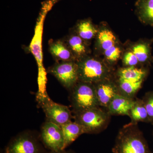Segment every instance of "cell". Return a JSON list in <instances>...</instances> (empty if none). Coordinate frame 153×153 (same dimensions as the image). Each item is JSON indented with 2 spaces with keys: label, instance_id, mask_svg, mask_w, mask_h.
Wrapping results in <instances>:
<instances>
[{
  "label": "cell",
  "instance_id": "obj_1",
  "mask_svg": "<svg viewBox=\"0 0 153 153\" xmlns=\"http://www.w3.org/2000/svg\"><path fill=\"white\" fill-rule=\"evenodd\" d=\"M113 153H152L138 124L130 123L120 130Z\"/></svg>",
  "mask_w": 153,
  "mask_h": 153
},
{
  "label": "cell",
  "instance_id": "obj_2",
  "mask_svg": "<svg viewBox=\"0 0 153 153\" xmlns=\"http://www.w3.org/2000/svg\"><path fill=\"white\" fill-rule=\"evenodd\" d=\"M76 62L79 81L95 84L104 79L112 78L114 71L112 66L104 59L88 55Z\"/></svg>",
  "mask_w": 153,
  "mask_h": 153
},
{
  "label": "cell",
  "instance_id": "obj_3",
  "mask_svg": "<svg viewBox=\"0 0 153 153\" xmlns=\"http://www.w3.org/2000/svg\"><path fill=\"white\" fill-rule=\"evenodd\" d=\"M74 114V121L82 126L85 134H98L103 131L108 126L111 117L100 107Z\"/></svg>",
  "mask_w": 153,
  "mask_h": 153
},
{
  "label": "cell",
  "instance_id": "obj_4",
  "mask_svg": "<svg viewBox=\"0 0 153 153\" xmlns=\"http://www.w3.org/2000/svg\"><path fill=\"white\" fill-rule=\"evenodd\" d=\"M69 91V100L74 113L100 107L93 83L78 81Z\"/></svg>",
  "mask_w": 153,
  "mask_h": 153
},
{
  "label": "cell",
  "instance_id": "obj_5",
  "mask_svg": "<svg viewBox=\"0 0 153 153\" xmlns=\"http://www.w3.org/2000/svg\"><path fill=\"white\" fill-rule=\"evenodd\" d=\"M37 98L48 121L60 126L71 121L72 116L68 107L55 103L46 94H39Z\"/></svg>",
  "mask_w": 153,
  "mask_h": 153
},
{
  "label": "cell",
  "instance_id": "obj_6",
  "mask_svg": "<svg viewBox=\"0 0 153 153\" xmlns=\"http://www.w3.org/2000/svg\"><path fill=\"white\" fill-rule=\"evenodd\" d=\"M37 137L29 133L20 134L8 144L4 153H47Z\"/></svg>",
  "mask_w": 153,
  "mask_h": 153
},
{
  "label": "cell",
  "instance_id": "obj_7",
  "mask_svg": "<svg viewBox=\"0 0 153 153\" xmlns=\"http://www.w3.org/2000/svg\"><path fill=\"white\" fill-rule=\"evenodd\" d=\"M48 72L55 76L64 87L70 90L79 81L76 61H60L49 68Z\"/></svg>",
  "mask_w": 153,
  "mask_h": 153
},
{
  "label": "cell",
  "instance_id": "obj_8",
  "mask_svg": "<svg viewBox=\"0 0 153 153\" xmlns=\"http://www.w3.org/2000/svg\"><path fill=\"white\" fill-rule=\"evenodd\" d=\"M50 3H47L42 8V11L36 23L35 34L30 44V51L36 58L39 68L40 79L44 80L45 71L43 66V52H42V36H43V25L45 16L48 10L51 8ZM44 82V81H43Z\"/></svg>",
  "mask_w": 153,
  "mask_h": 153
},
{
  "label": "cell",
  "instance_id": "obj_9",
  "mask_svg": "<svg viewBox=\"0 0 153 153\" xmlns=\"http://www.w3.org/2000/svg\"><path fill=\"white\" fill-rule=\"evenodd\" d=\"M41 142L46 149L51 152H59L64 149V140L61 126L47 121L41 129Z\"/></svg>",
  "mask_w": 153,
  "mask_h": 153
},
{
  "label": "cell",
  "instance_id": "obj_10",
  "mask_svg": "<svg viewBox=\"0 0 153 153\" xmlns=\"http://www.w3.org/2000/svg\"><path fill=\"white\" fill-rule=\"evenodd\" d=\"M94 85L99 106L107 109L113 99L119 93L116 83L111 78L104 79Z\"/></svg>",
  "mask_w": 153,
  "mask_h": 153
},
{
  "label": "cell",
  "instance_id": "obj_11",
  "mask_svg": "<svg viewBox=\"0 0 153 153\" xmlns=\"http://www.w3.org/2000/svg\"><path fill=\"white\" fill-rule=\"evenodd\" d=\"M153 43V39L140 40L131 44L129 48L136 56L142 67H149L153 63L151 47Z\"/></svg>",
  "mask_w": 153,
  "mask_h": 153
},
{
  "label": "cell",
  "instance_id": "obj_12",
  "mask_svg": "<svg viewBox=\"0 0 153 153\" xmlns=\"http://www.w3.org/2000/svg\"><path fill=\"white\" fill-rule=\"evenodd\" d=\"M135 100V99L128 98L117 94L108 107L107 111L111 116H128L130 111L134 104Z\"/></svg>",
  "mask_w": 153,
  "mask_h": 153
},
{
  "label": "cell",
  "instance_id": "obj_13",
  "mask_svg": "<svg viewBox=\"0 0 153 153\" xmlns=\"http://www.w3.org/2000/svg\"><path fill=\"white\" fill-rule=\"evenodd\" d=\"M149 73V67H124L117 70L116 76L117 79L144 82Z\"/></svg>",
  "mask_w": 153,
  "mask_h": 153
},
{
  "label": "cell",
  "instance_id": "obj_14",
  "mask_svg": "<svg viewBox=\"0 0 153 153\" xmlns=\"http://www.w3.org/2000/svg\"><path fill=\"white\" fill-rule=\"evenodd\" d=\"M64 41L76 60L89 55L90 49L88 47V43L80 38L75 32L67 36L66 40Z\"/></svg>",
  "mask_w": 153,
  "mask_h": 153
},
{
  "label": "cell",
  "instance_id": "obj_15",
  "mask_svg": "<svg viewBox=\"0 0 153 153\" xmlns=\"http://www.w3.org/2000/svg\"><path fill=\"white\" fill-rule=\"evenodd\" d=\"M96 38V48L102 54L105 50L118 43L114 33L106 27L98 28Z\"/></svg>",
  "mask_w": 153,
  "mask_h": 153
},
{
  "label": "cell",
  "instance_id": "obj_16",
  "mask_svg": "<svg viewBox=\"0 0 153 153\" xmlns=\"http://www.w3.org/2000/svg\"><path fill=\"white\" fill-rule=\"evenodd\" d=\"M135 13L140 21L153 27V0H137Z\"/></svg>",
  "mask_w": 153,
  "mask_h": 153
},
{
  "label": "cell",
  "instance_id": "obj_17",
  "mask_svg": "<svg viewBox=\"0 0 153 153\" xmlns=\"http://www.w3.org/2000/svg\"><path fill=\"white\" fill-rule=\"evenodd\" d=\"M49 51L56 60L60 61H76V59L64 41L57 40L49 44Z\"/></svg>",
  "mask_w": 153,
  "mask_h": 153
},
{
  "label": "cell",
  "instance_id": "obj_18",
  "mask_svg": "<svg viewBox=\"0 0 153 153\" xmlns=\"http://www.w3.org/2000/svg\"><path fill=\"white\" fill-rule=\"evenodd\" d=\"M74 32L88 43L96 37L98 32V27L94 25L90 19H83L76 24Z\"/></svg>",
  "mask_w": 153,
  "mask_h": 153
},
{
  "label": "cell",
  "instance_id": "obj_19",
  "mask_svg": "<svg viewBox=\"0 0 153 153\" xmlns=\"http://www.w3.org/2000/svg\"><path fill=\"white\" fill-rule=\"evenodd\" d=\"M64 140V149L71 145L81 134H85L84 128L76 122L71 121L61 126Z\"/></svg>",
  "mask_w": 153,
  "mask_h": 153
},
{
  "label": "cell",
  "instance_id": "obj_20",
  "mask_svg": "<svg viewBox=\"0 0 153 153\" xmlns=\"http://www.w3.org/2000/svg\"><path fill=\"white\" fill-rule=\"evenodd\" d=\"M129 117L133 124H138L139 122L149 123L147 112L142 99L136 98L134 104L130 111Z\"/></svg>",
  "mask_w": 153,
  "mask_h": 153
},
{
  "label": "cell",
  "instance_id": "obj_21",
  "mask_svg": "<svg viewBox=\"0 0 153 153\" xmlns=\"http://www.w3.org/2000/svg\"><path fill=\"white\" fill-rule=\"evenodd\" d=\"M119 93L126 97L135 99V96L142 86L143 82H132L122 79L116 81Z\"/></svg>",
  "mask_w": 153,
  "mask_h": 153
},
{
  "label": "cell",
  "instance_id": "obj_22",
  "mask_svg": "<svg viewBox=\"0 0 153 153\" xmlns=\"http://www.w3.org/2000/svg\"><path fill=\"white\" fill-rule=\"evenodd\" d=\"M123 50L118 43L105 50L102 55L104 60L110 66H112L120 59L122 56Z\"/></svg>",
  "mask_w": 153,
  "mask_h": 153
},
{
  "label": "cell",
  "instance_id": "obj_23",
  "mask_svg": "<svg viewBox=\"0 0 153 153\" xmlns=\"http://www.w3.org/2000/svg\"><path fill=\"white\" fill-rule=\"evenodd\" d=\"M142 100L147 112L149 123L153 125V91L146 93Z\"/></svg>",
  "mask_w": 153,
  "mask_h": 153
},
{
  "label": "cell",
  "instance_id": "obj_24",
  "mask_svg": "<svg viewBox=\"0 0 153 153\" xmlns=\"http://www.w3.org/2000/svg\"><path fill=\"white\" fill-rule=\"evenodd\" d=\"M122 61L124 67H136L140 63L135 55L129 49L127 50L122 55Z\"/></svg>",
  "mask_w": 153,
  "mask_h": 153
},
{
  "label": "cell",
  "instance_id": "obj_25",
  "mask_svg": "<svg viewBox=\"0 0 153 153\" xmlns=\"http://www.w3.org/2000/svg\"><path fill=\"white\" fill-rule=\"evenodd\" d=\"M47 153H75L74 151L69 150H66V149L63 150L59 151V152H51L49 151Z\"/></svg>",
  "mask_w": 153,
  "mask_h": 153
},
{
  "label": "cell",
  "instance_id": "obj_26",
  "mask_svg": "<svg viewBox=\"0 0 153 153\" xmlns=\"http://www.w3.org/2000/svg\"></svg>",
  "mask_w": 153,
  "mask_h": 153
}]
</instances>
